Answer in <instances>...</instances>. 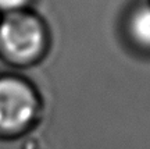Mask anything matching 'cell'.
Listing matches in <instances>:
<instances>
[{"instance_id":"cell-1","label":"cell","mask_w":150,"mask_h":149,"mask_svg":"<svg viewBox=\"0 0 150 149\" xmlns=\"http://www.w3.org/2000/svg\"><path fill=\"white\" fill-rule=\"evenodd\" d=\"M49 41L46 22L32 9L0 16V57L7 63L36 64L47 53Z\"/></svg>"},{"instance_id":"cell-2","label":"cell","mask_w":150,"mask_h":149,"mask_svg":"<svg viewBox=\"0 0 150 149\" xmlns=\"http://www.w3.org/2000/svg\"><path fill=\"white\" fill-rule=\"evenodd\" d=\"M42 109L38 91L17 75H0V135L16 137L33 127Z\"/></svg>"},{"instance_id":"cell-3","label":"cell","mask_w":150,"mask_h":149,"mask_svg":"<svg viewBox=\"0 0 150 149\" xmlns=\"http://www.w3.org/2000/svg\"><path fill=\"white\" fill-rule=\"evenodd\" d=\"M124 34L138 50L150 53V3H138L127 13Z\"/></svg>"},{"instance_id":"cell-4","label":"cell","mask_w":150,"mask_h":149,"mask_svg":"<svg viewBox=\"0 0 150 149\" xmlns=\"http://www.w3.org/2000/svg\"><path fill=\"white\" fill-rule=\"evenodd\" d=\"M33 0H0V16L31 9Z\"/></svg>"}]
</instances>
